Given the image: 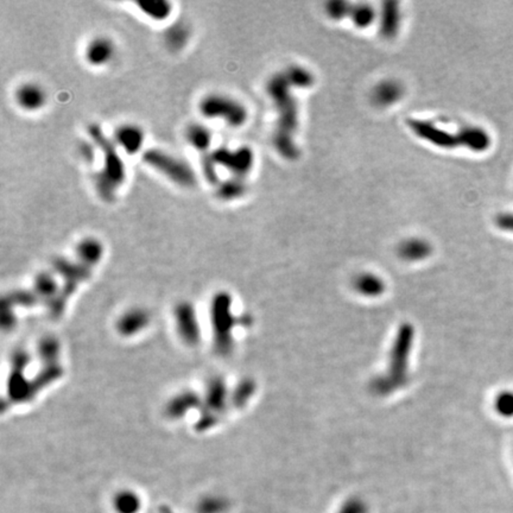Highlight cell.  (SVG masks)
Returning <instances> with one entry per match:
<instances>
[{"label":"cell","mask_w":513,"mask_h":513,"mask_svg":"<svg viewBox=\"0 0 513 513\" xmlns=\"http://www.w3.org/2000/svg\"><path fill=\"white\" fill-rule=\"evenodd\" d=\"M292 87L299 88L288 70L272 76L267 84V92L278 112L274 144L279 155L289 161L297 158L299 155V147L294 140L299 128V111L296 99L291 96Z\"/></svg>","instance_id":"cell-1"},{"label":"cell","mask_w":513,"mask_h":513,"mask_svg":"<svg viewBox=\"0 0 513 513\" xmlns=\"http://www.w3.org/2000/svg\"><path fill=\"white\" fill-rule=\"evenodd\" d=\"M406 123L419 140L440 149L453 150L459 147H467L473 151H482L489 145V135L482 128L463 126L453 132L429 120L409 119Z\"/></svg>","instance_id":"cell-2"},{"label":"cell","mask_w":513,"mask_h":513,"mask_svg":"<svg viewBox=\"0 0 513 513\" xmlns=\"http://www.w3.org/2000/svg\"><path fill=\"white\" fill-rule=\"evenodd\" d=\"M88 135L104 155L103 169L96 175V191L103 201L112 202L116 199L117 191L126 179L125 164L114 144L104 135L99 125H89Z\"/></svg>","instance_id":"cell-3"},{"label":"cell","mask_w":513,"mask_h":513,"mask_svg":"<svg viewBox=\"0 0 513 513\" xmlns=\"http://www.w3.org/2000/svg\"><path fill=\"white\" fill-rule=\"evenodd\" d=\"M143 161L144 163L154 168L177 186L191 188L196 184V175L193 168L167 152L158 149H147L143 152Z\"/></svg>","instance_id":"cell-4"},{"label":"cell","mask_w":513,"mask_h":513,"mask_svg":"<svg viewBox=\"0 0 513 513\" xmlns=\"http://www.w3.org/2000/svg\"><path fill=\"white\" fill-rule=\"evenodd\" d=\"M199 110L208 119L225 120L232 128H240L246 123L247 110L241 103L228 96L211 94L201 100Z\"/></svg>","instance_id":"cell-5"},{"label":"cell","mask_w":513,"mask_h":513,"mask_svg":"<svg viewBox=\"0 0 513 513\" xmlns=\"http://www.w3.org/2000/svg\"><path fill=\"white\" fill-rule=\"evenodd\" d=\"M211 157L215 164L226 168L237 177L247 175L255 162V156L250 147H239L237 150L220 147L211 152Z\"/></svg>","instance_id":"cell-6"},{"label":"cell","mask_w":513,"mask_h":513,"mask_svg":"<svg viewBox=\"0 0 513 513\" xmlns=\"http://www.w3.org/2000/svg\"><path fill=\"white\" fill-rule=\"evenodd\" d=\"M327 13L330 18L339 20L350 17L358 28H367L373 23L376 13L370 5L350 4L347 1H332L327 4Z\"/></svg>","instance_id":"cell-7"},{"label":"cell","mask_w":513,"mask_h":513,"mask_svg":"<svg viewBox=\"0 0 513 513\" xmlns=\"http://www.w3.org/2000/svg\"><path fill=\"white\" fill-rule=\"evenodd\" d=\"M15 98L18 106L25 111H38L47 103V94L43 88L31 82L18 87Z\"/></svg>","instance_id":"cell-8"},{"label":"cell","mask_w":513,"mask_h":513,"mask_svg":"<svg viewBox=\"0 0 513 513\" xmlns=\"http://www.w3.org/2000/svg\"><path fill=\"white\" fill-rule=\"evenodd\" d=\"M145 135L140 126L133 124H125L117 128L116 140L128 155H135L143 147Z\"/></svg>","instance_id":"cell-9"},{"label":"cell","mask_w":513,"mask_h":513,"mask_svg":"<svg viewBox=\"0 0 513 513\" xmlns=\"http://www.w3.org/2000/svg\"><path fill=\"white\" fill-rule=\"evenodd\" d=\"M114 44L105 37H96L88 44L86 49V60L88 64L100 67L107 64L114 56Z\"/></svg>","instance_id":"cell-10"},{"label":"cell","mask_w":513,"mask_h":513,"mask_svg":"<svg viewBox=\"0 0 513 513\" xmlns=\"http://www.w3.org/2000/svg\"><path fill=\"white\" fill-rule=\"evenodd\" d=\"M404 94L402 84L394 80H385L377 84L372 92V100L380 107H387L397 103Z\"/></svg>","instance_id":"cell-11"},{"label":"cell","mask_w":513,"mask_h":513,"mask_svg":"<svg viewBox=\"0 0 513 513\" xmlns=\"http://www.w3.org/2000/svg\"><path fill=\"white\" fill-rule=\"evenodd\" d=\"M188 143L199 151L201 156L211 152V132L200 124H191L186 131Z\"/></svg>","instance_id":"cell-12"},{"label":"cell","mask_w":513,"mask_h":513,"mask_svg":"<svg viewBox=\"0 0 513 513\" xmlns=\"http://www.w3.org/2000/svg\"><path fill=\"white\" fill-rule=\"evenodd\" d=\"M401 27V11L397 3H385L380 20V32L385 38H392L397 35Z\"/></svg>","instance_id":"cell-13"},{"label":"cell","mask_w":513,"mask_h":513,"mask_svg":"<svg viewBox=\"0 0 513 513\" xmlns=\"http://www.w3.org/2000/svg\"><path fill=\"white\" fill-rule=\"evenodd\" d=\"M137 6L140 11L154 20H167L172 13V5L165 0H145L138 1Z\"/></svg>","instance_id":"cell-14"},{"label":"cell","mask_w":513,"mask_h":513,"mask_svg":"<svg viewBox=\"0 0 513 513\" xmlns=\"http://www.w3.org/2000/svg\"><path fill=\"white\" fill-rule=\"evenodd\" d=\"M247 191V186L241 177L233 176L232 179H226L218 186V196L223 201H232V200L239 199L241 196L245 195Z\"/></svg>","instance_id":"cell-15"},{"label":"cell","mask_w":513,"mask_h":513,"mask_svg":"<svg viewBox=\"0 0 513 513\" xmlns=\"http://www.w3.org/2000/svg\"><path fill=\"white\" fill-rule=\"evenodd\" d=\"M399 251H401L403 258L409 259V260H418V259L424 258L426 255H429L430 246L429 244L424 241V240L414 239V240H408V241L403 244Z\"/></svg>","instance_id":"cell-16"},{"label":"cell","mask_w":513,"mask_h":513,"mask_svg":"<svg viewBox=\"0 0 513 513\" xmlns=\"http://www.w3.org/2000/svg\"><path fill=\"white\" fill-rule=\"evenodd\" d=\"M80 255H82V258L86 259L88 262H96V259L100 258L101 255V245L96 240L88 239L84 240L80 245Z\"/></svg>","instance_id":"cell-17"},{"label":"cell","mask_w":513,"mask_h":513,"mask_svg":"<svg viewBox=\"0 0 513 513\" xmlns=\"http://www.w3.org/2000/svg\"><path fill=\"white\" fill-rule=\"evenodd\" d=\"M201 164H202L203 175L207 179L208 184H218V174L215 170V163L211 157V152L207 154V155L201 156Z\"/></svg>","instance_id":"cell-18"},{"label":"cell","mask_w":513,"mask_h":513,"mask_svg":"<svg viewBox=\"0 0 513 513\" xmlns=\"http://www.w3.org/2000/svg\"><path fill=\"white\" fill-rule=\"evenodd\" d=\"M188 31L186 29L181 27H175V28L169 30L167 34V40L169 47L171 48L179 49L187 42Z\"/></svg>","instance_id":"cell-19"},{"label":"cell","mask_w":513,"mask_h":513,"mask_svg":"<svg viewBox=\"0 0 513 513\" xmlns=\"http://www.w3.org/2000/svg\"><path fill=\"white\" fill-rule=\"evenodd\" d=\"M338 513H367V510L362 501L350 500L342 506Z\"/></svg>","instance_id":"cell-20"},{"label":"cell","mask_w":513,"mask_h":513,"mask_svg":"<svg viewBox=\"0 0 513 513\" xmlns=\"http://www.w3.org/2000/svg\"><path fill=\"white\" fill-rule=\"evenodd\" d=\"M498 408L500 410L501 412L504 415H512L513 414V394H503L499 398V402H498Z\"/></svg>","instance_id":"cell-21"},{"label":"cell","mask_w":513,"mask_h":513,"mask_svg":"<svg viewBox=\"0 0 513 513\" xmlns=\"http://www.w3.org/2000/svg\"><path fill=\"white\" fill-rule=\"evenodd\" d=\"M80 154L87 162H92L94 158V147L92 144L84 143L80 147Z\"/></svg>","instance_id":"cell-22"}]
</instances>
